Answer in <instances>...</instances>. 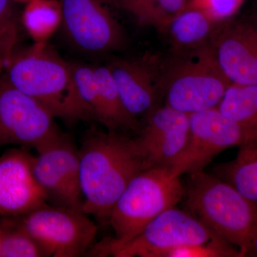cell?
I'll use <instances>...</instances> for the list:
<instances>
[{
	"label": "cell",
	"instance_id": "obj_23",
	"mask_svg": "<svg viewBox=\"0 0 257 257\" xmlns=\"http://www.w3.org/2000/svg\"><path fill=\"white\" fill-rule=\"evenodd\" d=\"M244 0H189L187 8L200 10L217 24L233 16Z\"/></svg>",
	"mask_w": 257,
	"mask_h": 257
},
{
	"label": "cell",
	"instance_id": "obj_12",
	"mask_svg": "<svg viewBox=\"0 0 257 257\" xmlns=\"http://www.w3.org/2000/svg\"><path fill=\"white\" fill-rule=\"evenodd\" d=\"M34 157L27 147L0 157V216L18 217L47 204L34 175Z\"/></svg>",
	"mask_w": 257,
	"mask_h": 257
},
{
	"label": "cell",
	"instance_id": "obj_25",
	"mask_svg": "<svg viewBox=\"0 0 257 257\" xmlns=\"http://www.w3.org/2000/svg\"><path fill=\"white\" fill-rule=\"evenodd\" d=\"M242 256H257V230L248 241Z\"/></svg>",
	"mask_w": 257,
	"mask_h": 257
},
{
	"label": "cell",
	"instance_id": "obj_20",
	"mask_svg": "<svg viewBox=\"0 0 257 257\" xmlns=\"http://www.w3.org/2000/svg\"><path fill=\"white\" fill-rule=\"evenodd\" d=\"M187 0H128L121 8L132 13L142 25L164 31L187 8Z\"/></svg>",
	"mask_w": 257,
	"mask_h": 257
},
{
	"label": "cell",
	"instance_id": "obj_21",
	"mask_svg": "<svg viewBox=\"0 0 257 257\" xmlns=\"http://www.w3.org/2000/svg\"><path fill=\"white\" fill-rule=\"evenodd\" d=\"M0 257H47L35 238L16 217H6L0 222Z\"/></svg>",
	"mask_w": 257,
	"mask_h": 257
},
{
	"label": "cell",
	"instance_id": "obj_24",
	"mask_svg": "<svg viewBox=\"0 0 257 257\" xmlns=\"http://www.w3.org/2000/svg\"><path fill=\"white\" fill-rule=\"evenodd\" d=\"M15 30L11 0H0V48L10 56L15 41Z\"/></svg>",
	"mask_w": 257,
	"mask_h": 257
},
{
	"label": "cell",
	"instance_id": "obj_26",
	"mask_svg": "<svg viewBox=\"0 0 257 257\" xmlns=\"http://www.w3.org/2000/svg\"><path fill=\"white\" fill-rule=\"evenodd\" d=\"M9 58H10V56L8 55L3 49L0 48V73L4 67L5 62Z\"/></svg>",
	"mask_w": 257,
	"mask_h": 257
},
{
	"label": "cell",
	"instance_id": "obj_4",
	"mask_svg": "<svg viewBox=\"0 0 257 257\" xmlns=\"http://www.w3.org/2000/svg\"><path fill=\"white\" fill-rule=\"evenodd\" d=\"M184 192L180 177L174 175L170 167H151L140 172L121 193L108 216L115 237L100 243L114 246L133 239L157 216L175 207Z\"/></svg>",
	"mask_w": 257,
	"mask_h": 257
},
{
	"label": "cell",
	"instance_id": "obj_10",
	"mask_svg": "<svg viewBox=\"0 0 257 257\" xmlns=\"http://www.w3.org/2000/svg\"><path fill=\"white\" fill-rule=\"evenodd\" d=\"M109 4L108 0H60L63 32L74 48L99 55L124 45V32Z\"/></svg>",
	"mask_w": 257,
	"mask_h": 257
},
{
	"label": "cell",
	"instance_id": "obj_13",
	"mask_svg": "<svg viewBox=\"0 0 257 257\" xmlns=\"http://www.w3.org/2000/svg\"><path fill=\"white\" fill-rule=\"evenodd\" d=\"M189 136V115L165 105L148 115L135 140L150 168L171 167L184 151Z\"/></svg>",
	"mask_w": 257,
	"mask_h": 257
},
{
	"label": "cell",
	"instance_id": "obj_18",
	"mask_svg": "<svg viewBox=\"0 0 257 257\" xmlns=\"http://www.w3.org/2000/svg\"><path fill=\"white\" fill-rule=\"evenodd\" d=\"M220 170L226 182L243 197L257 202V142L240 147L236 158Z\"/></svg>",
	"mask_w": 257,
	"mask_h": 257
},
{
	"label": "cell",
	"instance_id": "obj_11",
	"mask_svg": "<svg viewBox=\"0 0 257 257\" xmlns=\"http://www.w3.org/2000/svg\"><path fill=\"white\" fill-rule=\"evenodd\" d=\"M37 152L34 175L45 192L47 204L82 212L79 151L72 140L63 133Z\"/></svg>",
	"mask_w": 257,
	"mask_h": 257
},
{
	"label": "cell",
	"instance_id": "obj_27",
	"mask_svg": "<svg viewBox=\"0 0 257 257\" xmlns=\"http://www.w3.org/2000/svg\"><path fill=\"white\" fill-rule=\"evenodd\" d=\"M108 1L111 3V5L121 7V4H122L123 0H108Z\"/></svg>",
	"mask_w": 257,
	"mask_h": 257
},
{
	"label": "cell",
	"instance_id": "obj_5",
	"mask_svg": "<svg viewBox=\"0 0 257 257\" xmlns=\"http://www.w3.org/2000/svg\"><path fill=\"white\" fill-rule=\"evenodd\" d=\"M167 70L162 80L166 105L187 115L217 108L231 84L209 47L192 50Z\"/></svg>",
	"mask_w": 257,
	"mask_h": 257
},
{
	"label": "cell",
	"instance_id": "obj_22",
	"mask_svg": "<svg viewBox=\"0 0 257 257\" xmlns=\"http://www.w3.org/2000/svg\"><path fill=\"white\" fill-rule=\"evenodd\" d=\"M70 65L79 99L90 119L98 121L100 114V101L94 67L79 62H70Z\"/></svg>",
	"mask_w": 257,
	"mask_h": 257
},
{
	"label": "cell",
	"instance_id": "obj_9",
	"mask_svg": "<svg viewBox=\"0 0 257 257\" xmlns=\"http://www.w3.org/2000/svg\"><path fill=\"white\" fill-rule=\"evenodd\" d=\"M45 106L0 77V148L9 145L41 148L63 134Z\"/></svg>",
	"mask_w": 257,
	"mask_h": 257
},
{
	"label": "cell",
	"instance_id": "obj_2",
	"mask_svg": "<svg viewBox=\"0 0 257 257\" xmlns=\"http://www.w3.org/2000/svg\"><path fill=\"white\" fill-rule=\"evenodd\" d=\"M15 87L69 123L90 119L74 86L70 62L45 46H37L10 61L5 74Z\"/></svg>",
	"mask_w": 257,
	"mask_h": 257
},
{
	"label": "cell",
	"instance_id": "obj_29",
	"mask_svg": "<svg viewBox=\"0 0 257 257\" xmlns=\"http://www.w3.org/2000/svg\"><path fill=\"white\" fill-rule=\"evenodd\" d=\"M128 1V0H123L122 4H121V7H122L123 4L125 3V2Z\"/></svg>",
	"mask_w": 257,
	"mask_h": 257
},
{
	"label": "cell",
	"instance_id": "obj_16",
	"mask_svg": "<svg viewBox=\"0 0 257 257\" xmlns=\"http://www.w3.org/2000/svg\"><path fill=\"white\" fill-rule=\"evenodd\" d=\"M100 101V115L98 122L107 131L124 133L138 127V120L123 106L119 92L108 66L94 67Z\"/></svg>",
	"mask_w": 257,
	"mask_h": 257
},
{
	"label": "cell",
	"instance_id": "obj_7",
	"mask_svg": "<svg viewBox=\"0 0 257 257\" xmlns=\"http://www.w3.org/2000/svg\"><path fill=\"white\" fill-rule=\"evenodd\" d=\"M188 142L171 166L175 176L202 171L221 152L257 142V131L221 114L217 108L189 115Z\"/></svg>",
	"mask_w": 257,
	"mask_h": 257
},
{
	"label": "cell",
	"instance_id": "obj_30",
	"mask_svg": "<svg viewBox=\"0 0 257 257\" xmlns=\"http://www.w3.org/2000/svg\"><path fill=\"white\" fill-rule=\"evenodd\" d=\"M255 26H256V28H257V25H255Z\"/></svg>",
	"mask_w": 257,
	"mask_h": 257
},
{
	"label": "cell",
	"instance_id": "obj_28",
	"mask_svg": "<svg viewBox=\"0 0 257 257\" xmlns=\"http://www.w3.org/2000/svg\"><path fill=\"white\" fill-rule=\"evenodd\" d=\"M0 247H1V229H0Z\"/></svg>",
	"mask_w": 257,
	"mask_h": 257
},
{
	"label": "cell",
	"instance_id": "obj_15",
	"mask_svg": "<svg viewBox=\"0 0 257 257\" xmlns=\"http://www.w3.org/2000/svg\"><path fill=\"white\" fill-rule=\"evenodd\" d=\"M150 64L130 59L115 60L107 64L123 106L137 120L155 109L157 77Z\"/></svg>",
	"mask_w": 257,
	"mask_h": 257
},
{
	"label": "cell",
	"instance_id": "obj_3",
	"mask_svg": "<svg viewBox=\"0 0 257 257\" xmlns=\"http://www.w3.org/2000/svg\"><path fill=\"white\" fill-rule=\"evenodd\" d=\"M190 175L187 203L191 211L214 236L239 248L242 256L257 230V202L203 170Z\"/></svg>",
	"mask_w": 257,
	"mask_h": 257
},
{
	"label": "cell",
	"instance_id": "obj_1",
	"mask_svg": "<svg viewBox=\"0 0 257 257\" xmlns=\"http://www.w3.org/2000/svg\"><path fill=\"white\" fill-rule=\"evenodd\" d=\"M79 151L82 211L99 219L109 213L130 182L150 168L135 138L91 130Z\"/></svg>",
	"mask_w": 257,
	"mask_h": 257
},
{
	"label": "cell",
	"instance_id": "obj_19",
	"mask_svg": "<svg viewBox=\"0 0 257 257\" xmlns=\"http://www.w3.org/2000/svg\"><path fill=\"white\" fill-rule=\"evenodd\" d=\"M217 109L226 117L257 131V85L230 84Z\"/></svg>",
	"mask_w": 257,
	"mask_h": 257
},
{
	"label": "cell",
	"instance_id": "obj_17",
	"mask_svg": "<svg viewBox=\"0 0 257 257\" xmlns=\"http://www.w3.org/2000/svg\"><path fill=\"white\" fill-rule=\"evenodd\" d=\"M216 24L200 10L187 8L164 32L168 34L176 50L189 51L202 47Z\"/></svg>",
	"mask_w": 257,
	"mask_h": 257
},
{
	"label": "cell",
	"instance_id": "obj_6",
	"mask_svg": "<svg viewBox=\"0 0 257 257\" xmlns=\"http://www.w3.org/2000/svg\"><path fill=\"white\" fill-rule=\"evenodd\" d=\"M215 237L195 216L174 207L157 216L127 242L114 246L99 242L92 246L87 254L94 256L168 257L169 253L177 248L205 244Z\"/></svg>",
	"mask_w": 257,
	"mask_h": 257
},
{
	"label": "cell",
	"instance_id": "obj_14",
	"mask_svg": "<svg viewBox=\"0 0 257 257\" xmlns=\"http://www.w3.org/2000/svg\"><path fill=\"white\" fill-rule=\"evenodd\" d=\"M216 62L231 84L257 85V28L239 25L224 32L214 50Z\"/></svg>",
	"mask_w": 257,
	"mask_h": 257
},
{
	"label": "cell",
	"instance_id": "obj_8",
	"mask_svg": "<svg viewBox=\"0 0 257 257\" xmlns=\"http://www.w3.org/2000/svg\"><path fill=\"white\" fill-rule=\"evenodd\" d=\"M16 218L47 256L87 254L97 234V226L87 214L48 204Z\"/></svg>",
	"mask_w": 257,
	"mask_h": 257
}]
</instances>
